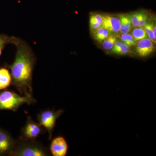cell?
I'll list each match as a JSON object with an SVG mask.
<instances>
[{"label":"cell","mask_w":156,"mask_h":156,"mask_svg":"<svg viewBox=\"0 0 156 156\" xmlns=\"http://www.w3.org/2000/svg\"><path fill=\"white\" fill-rule=\"evenodd\" d=\"M13 44L17 48L14 62L8 67L11 70L12 84L22 95L32 96L33 73L36 57L24 40L15 37Z\"/></svg>","instance_id":"cell-1"},{"label":"cell","mask_w":156,"mask_h":156,"mask_svg":"<svg viewBox=\"0 0 156 156\" xmlns=\"http://www.w3.org/2000/svg\"><path fill=\"white\" fill-rule=\"evenodd\" d=\"M50 155V150L35 140L19 137L11 156H48Z\"/></svg>","instance_id":"cell-2"},{"label":"cell","mask_w":156,"mask_h":156,"mask_svg":"<svg viewBox=\"0 0 156 156\" xmlns=\"http://www.w3.org/2000/svg\"><path fill=\"white\" fill-rule=\"evenodd\" d=\"M36 102V100L33 96H21L10 90L0 92V111L8 110L16 112L24 104L30 105Z\"/></svg>","instance_id":"cell-3"},{"label":"cell","mask_w":156,"mask_h":156,"mask_svg":"<svg viewBox=\"0 0 156 156\" xmlns=\"http://www.w3.org/2000/svg\"><path fill=\"white\" fill-rule=\"evenodd\" d=\"M64 112L62 110H45L41 111L37 115V121L48 131L49 139H52L53 132L56 120Z\"/></svg>","instance_id":"cell-4"},{"label":"cell","mask_w":156,"mask_h":156,"mask_svg":"<svg viewBox=\"0 0 156 156\" xmlns=\"http://www.w3.org/2000/svg\"><path fill=\"white\" fill-rule=\"evenodd\" d=\"M46 129L39 123L35 122L30 116L27 118L25 126L21 129V136L23 139L35 140L40 135L44 134Z\"/></svg>","instance_id":"cell-5"},{"label":"cell","mask_w":156,"mask_h":156,"mask_svg":"<svg viewBox=\"0 0 156 156\" xmlns=\"http://www.w3.org/2000/svg\"><path fill=\"white\" fill-rule=\"evenodd\" d=\"M17 141L8 131L0 128V156H10Z\"/></svg>","instance_id":"cell-6"},{"label":"cell","mask_w":156,"mask_h":156,"mask_svg":"<svg viewBox=\"0 0 156 156\" xmlns=\"http://www.w3.org/2000/svg\"><path fill=\"white\" fill-rule=\"evenodd\" d=\"M68 150L66 140L61 136H57L52 140L50 145V153L53 156H65Z\"/></svg>","instance_id":"cell-7"},{"label":"cell","mask_w":156,"mask_h":156,"mask_svg":"<svg viewBox=\"0 0 156 156\" xmlns=\"http://www.w3.org/2000/svg\"><path fill=\"white\" fill-rule=\"evenodd\" d=\"M154 43L149 38L138 41L136 45V51L141 57H147L153 53L156 50Z\"/></svg>","instance_id":"cell-8"},{"label":"cell","mask_w":156,"mask_h":156,"mask_svg":"<svg viewBox=\"0 0 156 156\" xmlns=\"http://www.w3.org/2000/svg\"><path fill=\"white\" fill-rule=\"evenodd\" d=\"M101 27L108 30L110 33H117L120 31L121 29L120 20L117 17L105 15L102 16Z\"/></svg>","instance_id":"cell-9"},{"label":"cell","mask_w":156,"mask_h":156,"mask_svg":"<svg viewBox=\"0 0 156 156\" xmlns=\"http://www.w3.org/2000/svg\"><path fill=\"white\" fill-rule=\"evenodd\" d=\"M12 83L11 72L7 67L0 68V91L9 88Z\"/></svg>","instance_id":"cell-10"},{"label":"cell","mask_w":156,"mask_h":156,"mask_svg":"<svg viewBox=\"0 0 156 156\" xmlns=\"http://www.w3.org/2000/svg\"><path fill=\"white\" fill-rule=\"evenodd\" d=\"M121 29L120 33L122 34L128 33L131 31L133 27L131 23V15L125 14L120 17Z\"/></svg>","instance_id":"cell-11"},{"label":"cell","mask_w":156,"mask_h":156,"mask_svg":"<svg viewBox=\"0 0 156 156\" xmlns=\"http://www.w3.org/2000/svg\"><path fill=\"white\" fill-rule=\"evenodd\" d=\"M129 51L130 47L120 41H117L114 46L111 50V52L112 53L119 55H126L129 53Z\"/></svg>","instance_id":"cell-12"},{"label":"cell","mask_w":156,"mask_h":156,"mask_svg":"<svg viewBox=\"0 0 156 156\" xmlns=\"http://www.w3.org/2000/svg\"><path fill=\"white\" fill-rule=\"evenodd\" d=\"M90 28L92 30L95 31L101 27L102 23V16L96 14L91 15L89 20Z\"/></svg>","instance_id":"cell-13"},{"label":"cell","mask_w":156,"mask_h":156,"mask_svg":"<svg viewBox=\"0 0 156 156\" xmlns=\"http://www.w3.org/2000/svg\"><path fill=\"white\" fill-rule=\"evenodd\" d=\"M131 35L136 41L142 39L148 38L144 27H135L132 30Z\"/></svg>","instance_id":"cell-14"},{"label":"cell","mask_w":156,"mask_h":156,"mask_svg":"<svg viewBox=\"0 0 156 156\" xmlns=\"http://www.w3.org/2000/svg\"><path fill=\"white\" fill-rule=\"evenodd\" d=\"M110 36V33L103 27H101L94 31L93 37L96 41L101 42Z\"/></svg>","instance_id":"cell-15"},{"label":"cell","mask_w":156,"mask_h":156,"mask_svg":"<svg viewBox=\"0 0 156 156\" xmlns=\"http://www.w3.org/2000/svg\"><path fill=\"white\" fill-rule=\"evenodd\" d=\"M15 37H10L5 34H0V56L6 45L9 44H13Z\"/></svg>","instance_id":"cell-16"},{"label":"cell","mask_w":156,"mask_h":156,"mask_svg":"<svg viewBox=\"0 0 156 156\" xmlns=\"http://www.w3.org/2000/svg\"><path fill=\"white\" fill-rule=\"evenodd\" d=\"M120 38L122 42L130 48L132 46H136L137 43V41L134 40L132 36L128 33L122 34Z\"/></svg>","instance_id":"cell-17"},{"label":"cell","mask_w":156,"mask_h":156,"mask_svg":"<svg viewBox=\"0 0 156 156\" xmlns=\"http://www.w3.org/2000/svg\"><path fill=\"white\" fill-rule=\"evenodd\" d=\"M116 41L117 39L114 36H109L102 42V46L104 49L107 50H111Z\"/></svg>","instance_id":"cell-18"},{"label":"cell","mask_w":156,"mask_h":156,"mask_svg":"<svg viewBox=\"0 0 156 156\" xmlns=\"http://www.w3.org/2000/svg\"><path fill=\"white\" fill-rule=\"evenodd\" d=\"M154 23V22H153L147 23L146 24L144 25V27L145 29L146 32L147 34L148 38L155 44L156 40H155L154 37L153 32Z\"/></svg>","instance_id":"cell-19"},{"label":"cell","mask_w":156,"mask_h":156,"mask_svg":"<svg viewBox=\"0 0 156 156\" xmlns=\"http://www.w3.org/2000/svg\"><path fill=\"white\" fill-rule=\"evenodd\" d=\"M142 12V11H136L131 15V23L133 28L138 27Z\"/></svg>","instance_id":"cell-20"},{"label":"cell","mask_w":156,"mask_h":156,"mask_svg":"<svg viewBox=\"0 0 156 156\" xmlns=\"http://www.w3.org/2000/svg\"><path fill=\"white\" fill-rule=\"evenodd\" d=\"M147 16L144 11H143L140 20L138 27H144L147 23Z\"/></svg>","instance_id":"cell-21"},{"label":"cell","mask_w":156,"mask_h":156,"mask_svg":"<svg viewBox=\"0 0 156 156\" xmlns=\"http://www.w3.org/2000/svg\"><path fill=\"white\" fill-rule=\"evenodd\" d=\"M156 24L155 23H154L153 27V32L154 35V37L155 40H156Z\"/></svg>","instance_id":"cell-22"}]
</instances>
